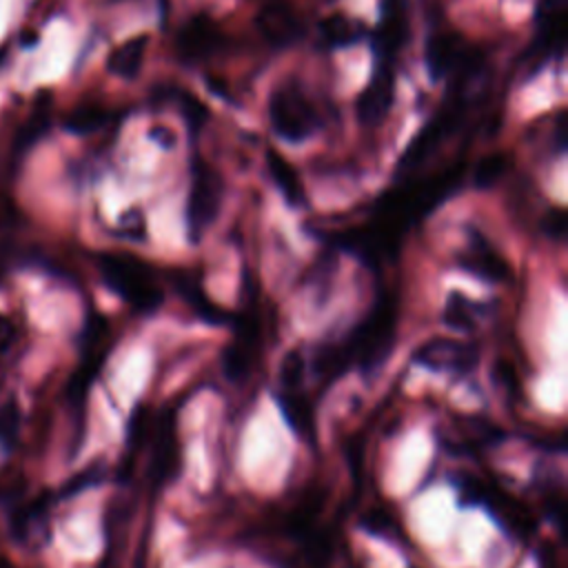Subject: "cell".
Masks as SVG:
<instances>
[{"instance_id": "cell-1", "label": "cell", "mask_w": 568, "mask_h": 568, "mask_svg": "<svg viewBox=\"0 0 568 568\" xmlns=\"http://www.w3.org/2000/svg\"><path fill=\"white\" fill-rule=\"evenodd\" d=\"M397 331V306L390 293H379L366 317L353 331L337 339L348 366L364 375H375L393 353Z\"/></svg>"}, {"instance_id": "cell-2", "label": "cell", "mask_w": 568, "mask_h": 568, "mask_svg": "<svg viewBox=\"0 0 568 568\" xmlns=\"http://www.w3.org/2000/svg\"><path fill=\"white\" fill-rule=\"evenodd\" d=\"M466 87H450L448 95L442 100L439 109L422 124V129L413 135L408 146L402 151L393 178H408L415 175L426 160L442 146L444 140H448L459 126L464 124V118L468 113V100L464 98Z\"/></svg>"}, {"instance_id": "cell-3", "label": "cell", "mask_w": 568, "mask_h": 568, "mask_svg": "<svg viewBox=\"0 0 568 568\" xmlns=\"http://www.w3.org/2000/svg\"><path fill=\"white\" fill-rule=\"evenodd\" d=\"M424 62L433 80H448L450 87H466L484 69V51L448 24L433 29L426 38Z\"/></svg>"}, {"instance_id": "cell-4", "label": "cell", "mask_w": 568, "mask_h": 568, "mask_svg": "<svg viewBox=\"0 0 568 568\" xmlns=\"http://www.w3.org/2000/svg\"><path fill=\"white\" fill-rule=\"evenodd\" d=\"M102 282L122 297L135 313L151 315L164 302L162 288L142 260L129 253H100L95 257Z\"/></svg>"}, {"instance_id": "cell-5", "label": "cell", "mask_w": 568, "mask_h": 568, "mask_svg": "<svg viewBox=\"0 0 568 568\" xmlns=\"http://www.w3.org/2000/svg\"><path fill=\"white\" fill-rule=\"evenodd\" d=\"M271 129L286 142L300 144L308 140L322 124L311 98L295 82H284L268 95L266 104Z\"/></svg>"}, {"instance_id": "cell-6", "label": "cell", "mask_w": 568, "mask_h": 568, "mask_svg": "<svg viewBox=\"0 0 568 568\" xmlns=\"http://www.w3.org/2000/svg\"><path fill=\"white\" fill-rule=\"evenodd\" d=\"M457 488L464 506H481L508 535L526 539L535 530V521L528 515V510L506 490L495 488L481 477L459 475Z\"/></svg>"}, {"instance_id": "cell-7", "label": "cell", "mask_w": 568, "mask_h": 568, "mask_svg": "<svg viewBox=\"0 0 568 568\" xmlns=\"http://www.w3.org/2000/svg\"><path fill=\"white\" fill-rule=\"evenodd\" d=\"M224 195V182L220 173L200 155L191 158V186L186 195V233L193 244L202 240L209 226L217 220Z\"/></svg>"}, {"instance_id": "cell-8", "label": "cell", "mask_w": 568, "mask_h": 568, "mask_svg": "<svg viewBox=\"0 0 568 568\" xmlns=\"http://www.w3.org/2000/svg\"><path fill=\"white\" fill-rule=\"evenodd\" d=\"M566 18L568 0H537L532 22V42L526 49V60L532 69L548 64L550 60H561L566 51Z\"/></svg>"}, {"instance_id": "cell-9", "label": "cell", "mask_w": 568, "mask_h": 568, "mask_svg": "<svg viewBox=\"0 0 568 568\" xmlns=\"http://www.w3.org/2000/svg\"><path fill=\"white\" fill-rule=\"evenodd\" d=\"M410 36V11L408 0H382L379 20L371 33L373 64H393Z\"/></svg>"}, {"instance_id": "cell-10", "label": "cell", "mask_w": 568, "mask_h": 568, "mask_svg": "<svg viewBox=\"0 0 568 568\" xmlns=\"http://www.w3.org/2000/svg\"><path fill=\"white\" fill-rule=\"evenodd\" d=\"M410 359L417 366H424L435 373H450V375H466L479 362V351L475 344L455 339V337H430L419 344Z\"/></svg>"}, {"instance_id": "cell-11", "label": "cell", "mask_w": 568, "mask_h": 568, "mask_svg": "<svg viewBox=\"0 0 568 568\" xmlns=\"http://www.w3.org/2000/svg\"><path fill=\"white\" fill-rule=\"evenodd\" d=\"M226 44V36L220 29V24L200 13L191 16L175 36V53L184 64H200L215 53H220Z\"/></svg>"}, {"instance_id": "cell-12", "label": "cell", "mask_w": 568, "mask_h": 568, "mask_svg": "<svg viewBox=\"0 0 568 568\" xmlns=\"http://www.w3.org/2000/svg\"><path fill=\"white\" fill-rule=\"evenodd\" d=\"M395 80L397 67L373 64V73L355 100V113L359 124L379 126L386 120L395 102Z\"/></svg>"}, {"instance_id": "cell-13", "label": "cell", "mask_w": 568, "mask_h": 568, "mask_svg": "<svg viewBox=\"0 0 568 568\" xmlns=\"http://www.w3.org/2000/svg\"><path fill=\"white\" fill-rule=\"evenodd\" d=\"M255 24L260 29V36L273 49L291 47L304 33L302 20L288 0H264L257 11Z\"/></svg>"}, {"instance_id": "cell-14", "label": "cell", "mask_w": 568, "mask_h": 568, "mask_svg": "<svg viewBox=\"0 0 568 568\" xmlns=\"http://www.w3.org/2000/svg\"><path fill=\"white\" fill-rule=\"evenodd\" d=\"M231 328H233V339L224 348L222 371L229 382H242L251 371L260 331H257V322L248 313L235 315L231 322Z\"/></svg>"}, {"instance_id": "cell-15", "label": "cell", "mask_w": 568, "mask_h": 568, "mask_svg": "<svg viewBox=\"0 0 568 568\" xmlns=\"http://www.w3.org/2000/svg\"><path fill=\"white\" fill-rule=\"evenodd\" d=\"M459 266L490 284L508 282L510 280V264L504 260V255L486 240L484 233L470 229L468 231V246L459 257Z\"/></svg>"}, {"instance_id": "cell-16", "label": "cell", "mask_w": 568, "mask_h": 568, "mask_svg": "<svg viewBox=\"0 0 568 568\" xmlns=\"http://www.w3.org/2000/svg\"><path fill=\"white\" fill-rule=\"evenodd\" d=\"M175 288L200 320H204L209 324H215V326H231L235 313H231V311L222 308L217 302H213L204 293V288L200 286V282L195 277H191V275L175 277Z\"/></svg>"}, {"instance_id": "cell-17", "label": "cell", "mask_w": 568, "mask_h": 568, "mask_svg": "<svg viewBox=\"0 0 568 568\" xmlns=\"http://www.w3.org/2000/svg\"><path fill=\"white\" fill-rule=\"evenodd\" d=\"M266 171L282 193V197L288 202V206H304L306 204V191L304 184L295 171V166L280 155L275 149L266 151Z\"/></svg>"}, {"instance_id": "cell-18", "label": "cell", "mask_w": 568, "mask_h": 568, "mask_svg": "<svg viewBox=\"0 0 568 568\" xmlns=\"http://www.w3.org/2000/svg\"><path fill=\"white\" fill-rule=\"evenodd\" d=\"M51 501H53V497L49 493H42V495L33 497L31 501L13 508V513L9 517V530L18 544H27L31 539L33 530L40 528L42 524H47V513L51 508Z\"/></svg>"}, {"instance_id": "cell-19", "label": "cell", "mask_w": 568, "mask_h": 568, "mask_svg": "<svg viewBox=\"0 0 568 568\" xmlns=\"http://www.w3.org/2000/svg\"><path fill=\"white\" fill-rule=\"evenodd\" d=\"M160 437L155 439L153 448V459H151V475L153 484L162 486L175 475L178 468V444H175V428H173V417L166 419L162 430L158 433Z\"/></svg>"}, {"instance_id": "cell-20", "label": "cell", "mask_w": 568, "mask_h": 568, "mask_svg": "<svg viewBox=\"0 0 568 568\" xmlns=\"http://www.w3.org/2000/svg\"><path fill=\"white\" fill-rule=\"evenodd\" d=\"M275 399L280 404V410L286 419V424L302 437V435H313L315 430V422H313V408L306 402V397L302 395V388L297 390H286L280 388L275 393Z\"/></svg>"}, {"instance_id": "cell-21", "label": "cell", "mask_w": 568, "mask_h": 568, "mask_svg": "<svg viewBox=\"0 0 568 568\" xmlns=\"http://www.w3.org/2000/svg\"><path fill=\"white\" fill-rule=\"evenodd\" d=\"M146 44H149V38H146L144 33L129 38L124 44H120V47L109 55L106 69H109L113 75H120V78H126V80L135 78V75L140 73L142 62H144Z\"/></svg>"}, {"instance_id": "cell-22", "label": "cell", "mask_w": 568, "mask_h": 568, "mask_svg": "<svg viewBox=\"0 0 568 568\" xmlns=\"http://www.w3.org/2000/svg\"><path fill=\"white\" fill-rule=\"evenodd\" d=\"M486 308H490V306L481 304V302H475V300H468L466 295H459L457 291H453L446 300L442 320L453 331H473L475 324H477V317Z\"/></svg>"}, {"instance_id": "cell-23", "label": "cell", "mask_w": 568, "mask_h": 568, "mask_svg": "<svg viewBox=\"0 0 568 568\" xmlns=\"http://www.w3.org/2000/svg\"><path fill=\"white\" fill-rule=\"evenodd\" d=\"M362 38V24L351 22L342 13H333L320 24V42L324 49H342Z\"/></svg>"}, {"instance_id": "cell-24", "label": "cell", "mask_w": 568, "mask_h": 568, "mask_svg": "<svg viewBox=\"0 0 568 568\" xmlns=\"http://www.w3.org/2000/svg\"><path fill=\"white\" fill-rule=\"evenodd\" d=\"M169 98L178 104L184 122H186V131L191 140H197L200 131L206 126L209 122V109L204 106V102H200L195 95H191L189 91L180 89V87H169Z\"/></svg>"}, {"instance_id": "cell-25", "label": "cell", "mask_w": 568, "mask_h": 568, "mask_svg": "<svg viewBox=\"0 0 568 568\" xmlns=\"http://www.w3.org/2000/svg\"><path fill=\"white\" fill-rule=\"evenodd\" d=\"M51 124V95L42 93L38 104L33 106L31 115L27 118L24 126L20 129L18 138H16V153H24Z\"/></svg>"}, {"instance_id": "cell-26", "label": "cell", "mask_w": 568, "mask_h": 568, "mask_svg": "<svg viewBox=\"0 0 568 568\" xmlns=\"http://www.w3.org/2000/svg\"><path fill=\"white\" fill-rule=\"evenodd\" d=\"M111 113L98 104H84V106H78L75 111H71L64 120V126L71 131V133H78V135H87V133H93L98 129H102L106 122H109Z\"/></svg>"}, {"instance_id": "cell-27", "label": "cell", "mask_w": 568, "mask_h": 568, "mask_svg": "<svg viewBox=\"0 0 568 568\" xmlns=\"http://www.w3.org/2000/svg\"><path fill=\"white\" fill-rule=\"evenodd\" d=\"M508 171V155L501 151L484 155L473 169V184L477 189H490Z\"/></svg>"}, {"instance_id": "cell-28", "label": "cell", "mask_w": 568, "mask_h": 568, "mask_svg": "<svg viewBox=\"0 0 568 568\" xmlns=\"http://www.w3.org/2000/svg\"><path fill=\"white\" fill-rule=\"evenodd\" d=\"M20 406L16 399H7L0 406V446L4 450H11L20 435Z\"/></svg>"}, {"instance_id": "cell-29", "label": "cell", "mask_w": 568, "mask_h": 568, "mask_svg": "<svg viewBox=\"0 0 568 568\" xmlns=\"http://www.w3.org/2000/svg\"><path fill=\"white\" fill-rule=\"evenodd\" d=\"M304 366H306L304 355L300 351H288L280 366V388H286V390L302 388Z\"/></svg>"}, {"instance_id": "cell-30", "label": "cell", "mask_w": 568, "mask_h": 568, "mask_svg": "<svg viewBox=\"0 0 568 568\" xmlns=\"http://www.w3.org/2000/svg\"><path fill=\"white\" fill-rule=\"evenodd\" d=\"M100 481H102V468H98V466L84 468V470H80L78 475H73V477L60 488L58 497H73V495H78V493H82V490H87V488H91V486H95V484H100Z\"/></svg>"}, {"instance_id": "cell-31", "label": "cell", "mask_w": 568, "mask_h": 568, "mask_svg": "<svg viewBox=\"0 0 568 568\" xmlns=\"http://www.w3.org/2000/svg\"><path fill=\"white\" fill-rule=\"evenodd\" d=\"M541 231L550 237V240H561L566 233V213L564 209H550L544 217H541Z\"/></svg>"}, {"instance_id": "cell-32", "label": "cell", "mask_w": 568, "mask_h": 568, "mask_svg": "<svg viewBox=\"0 0 568 568\" xmlns=\"http://www.w3.org/2000/svg\"><path fill=\"white\" fill-rule=\"evenodd\" d=\"M13 333H16L13 322L7 315L0 313V353H4L9 348V344L13 339Z\"/></svg>"}, {"instance_id": "cell-33", "label": "cell", "mask_w": 568, "mask_h": 568, "mask_svg": "<svg viewBox=\"0 0 568 568\" xmlns=\"http://www.w3.org/2000/svg\"><path fill=\"white\" fill-rule=\"evenodd\" d=\"M0 568H18V566H13L7 557H0Z\"/></svg>"}, {"instance_id": "cell-34", "label": "cell", "mask_w": 568, "mask_h": 568, "mask_svg": "<svg viewBox=\"0 0 568 568\" xmlns=\"http://www.w3.org/2000/svg\"><path fill=\"white\" fill-rule=\"evenodd\" d=\"M4 62V51H0V64Z\"/></svg>"}]
</instances>
